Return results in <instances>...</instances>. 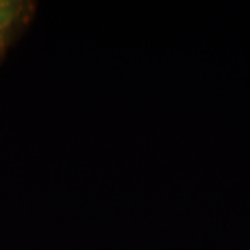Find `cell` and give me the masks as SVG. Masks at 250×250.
Here are the masks:
<instances>
[{"mask_svg":"<svg viewBox=\"0 0 250 250\" xmlns=\"http://www.w3.org/2000/svg\"><path fill=\"white\" fill-rule=\"evenodd\" d=\"M36 3L28 0H0V61L29 23Z\"/></svg>","mask_w":250,"mask_h":250,"instance_id":"cell-1","label":"cell"}]
</instances>
